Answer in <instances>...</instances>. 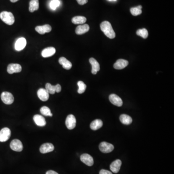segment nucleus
<instances>
[{"mask_svg":"<svg viewBox=\"0 0 174 174\" xmlns=\"http://www.w3.org/2000/svg\"><path fill=\"white\" fill-rule=\"evenodd\" d=\"M2 100L6 105H11L14 101V98L12 93L9 92H3L1 95Z\"/></svg>","mask_w":174,"mask_h":174,"instance_id":"obj_3","label":"nucleus"},{"mask_svg":"<svg viewBox=\"0 0 174 174\" xmlns=\"http://www.w3.org/2000/svg\"><path fill=\"white\" fill-rule=\"evenodd\" d=\"M89 27L88 24L79 25L75 29V33L78 35H83L89 31Z\"/></svg>","mask_w":174,"mask_h":174,"instance_id":"obj_21","label":"nucleus"},{"mask_svg":"<svg viewBox=\"0 0 174 174\" xmlns=\"http://www.w3.org/2000/svg\"><path fill=\"white\" fill-rule=\"evenodd\" d=\"M34 122L38 126L43 127L46 125L45 119L40 115H35L33 118Z\"/></svg>","mask_w":174,"mask_h":174,"instance_id":"obj_19","label":"nucleus"},{"mask_svg":"<svg viewBox=\"0 0 174 174\" xmlns=\"http://www.w3.org/2000/svg\"><path fill=\"white\" fill-rule=\"evenodd\" d=\"M66 126L69 130H72L76 126V119L73 115H69L66 118L65 121Z\"/></svg>","mask_w":174,"mask_h":174,"instance_id":"obj_7","label":"nucleus"},{"mask_svg":"<svg viewBox=\"0 0 174 174\" xmlns=\"http://www.w3.org/2000/svg\"><path fill=\"white\" fill-rule=\"evenodd\" d=\"M78 85L79 88L78 91V93L79 94L84 93L87 88L86 84L83 81H79L78 82Z\"/></svg>","mask_w":174,"mask_h":174,"instance_id":"obj_28","label":"nucleus"},{"mask_svg":"<svg viewBox=\"0 0 174 174\" xmlns=\"http://www.w3.org/2000/svg\"><path fill=\"white\" fill-rule=\"evenodd\" d=\"M137 35L143 37L144 39H146L148 37V32L146 29H139L136 32Z\"/></svg>","mask_w":174,"mask_h":174,"instance_id":"obj_29","label":"nucleus"},{"mask_svg":"<svg viewBox=\"0 0 174 174\" xmlns=\"http://www.w3.org/2000/svg\"><path fill=\"white\" fill-rule=\"evenodd\" d=\"M100 174H112V173L106 170L102 169L100 171Z\"/></svg>","mask_w":174,"mask_h":174,"instance_id":"obj_33","label":"nucleus"},{"mask_svg":"<svg viewBox=\"0 0 174 174\" xmlns=\"http://www.w3.org/2000/svg\"><path fill=\"white\" fill-rule=\"evenodd\" d=\"M130 11H131L132 15L134 16L139 15L141 14L142 13V10L138 8L137 7H132L130 9Z\"/></svg>","mask_w":174,"mask_h":174,"instance_id":"obj_30","label":"nucleus"},{"mask_svg":"<svg viewBox=\"0 0 174 174\" xmlns=\"http://www.w3.org/2000/svg\"><path fill=\"white\" fill-rule=\"evenodd\" d=\"M39 3L38 0H31L30 2L29 5V11L30 12H35L39 9Z\"/></svg>","mask_w":174,"mask_h":174,"instance_id":"obj_23","label":"nucleus"},{"mask_svg":"<svg viewBox=\"0 0 174 174\" xmlns=\"http://www.w3.org/2000/svg\"><path fill=\"white\" fill-rule=\"evenodd\" d=\"M80 160L84 163L89 166H91L94 163L93 158L91 155L86 153L81 155Z\"/></svg>","mask_w":174,"mask_h":174,"instance_id":"obj_12","label":"nucleus"},{"mask_svg":"<svg viewBox=\"0 0 174 174\" xmlns=\"http://www.w3.org/2000/svg\"><path fill=\"white\" fill-rule=\"evenodd\" d=\"M99 149L101 152L105 153L111 152L114 149V147L110 143L106 142H103L99 145Z\"/></svg>","mask_w":174,"mask_h":174,"instance_id":"obj_5","label":"nucleus"},{"mask_svg":"<svg viewBox=\"0 0 174 174\" xmlns=\"http://www.w3.org/2000/svg\"><path fill=\"white\" fill-rule=\"evenodd\" d=\"M60 2L59 0H52L50 2V7L51 9L55 10L56 8L60 6Z\"/></svg>","mask_w":174,"mask_h":174,"instance_id":"obj_31","label":"nucleus"},{"mask_svg":"<svg viewBox=\"0 0 174 174\" xmlns=\"http://www.w3.org/2000/svg\"><path fill=\"white\" fill-rule=\"evenodd\" d=\"M38 98L42 101H47L49 97V93L45 89L41 88L37 91Z\"/></svg>","mask_w":174,"mask_h":174,"instance_id":"obj_13","label":"nucleus"},{"mask_svg":"<svg viewBox=\"0 0 174 174\" xmlns=\"http://www.w3.org/2000/svg\"><path fill=\"white\" fill-rule=\"evenodd\" d=\"M10 146L11 149L15 152H22L23 149L22 143L19 140L17 139L13 140L10 143Z\"/></svg>","mask_w":174,"mask_h":174,"instance_id":"obj_6","label":"nucleus"},{"mask_svg":"<svg viewBox=\"0 0 174 174\" xmlns=\"http://www.w3.org/2000/svg\"><path fill=\"white\" fill-rule=\"evenodd\" d=\"M129 64V62L127 60L123 59H119L114 65V68L117 70L122 69L125 68Z\"/></svg>","mask_w":174,"mask_h":174,"instance_id":"obj_17","label":"nucleus"},{"mask_svg":"<svg viewBox=\"0 0 174 174\" xmlns=\"http://www.w3.org/2000/svg\"><path fill=\"white\" fill-rule=\"evenodd\" d=\"M0 18L2 22L9 25H13L15 22V18L11 12L3 11L0 14Z\"/></svg>","mask_w":174,"mask_h":174,"instance_id":"obj_2","label":"nucleus"},{"mask_svg":"<svg viewBox=\"0 0 174 174\" xmlns=\"http://www.w3.org/2000/svg\"><path fill=\"white\" fill-rule=\"evenodd\" d=\"M120 121L122 124L125 125H129L131 124L132 122V119L130 116H128L127 115L122 114L119 117Z\"/></svg>","mask_w":174,"mask_h":174,"instance_id":"obj_24","label":"nucleus"},{"mask_svg":"<svg viewBox=\"0 0 174 174\" xmlns=\"http://www.w3.org/2000/svg\"><path fill=\"white\" fill-rule=\"evenodd\" d=\"M59 62L66 70H70L72 67V65L70 61L65 57H61L59 60Z\"/></svg>","mask_w":174,"mask_h":174,"instance_id":"obj_20","label":"nucleus"},{"mask_svg":"<svg viewBox=\"0 0 174 174\" xmlns=\"http://www.w3.org/2000/svg\"><path fill=\"white\" fill-rule=\"evenodd\" d=\"M89 63H91L92 66V74L93 75H96L97 72L100 70V65L99 63L95 59L93 58H91L89 60Z\"/></svg>","mask_w":174,"mask_h":174,"instance_id":"obj_16","label":"nucleus"},{"mask_svg":"<svg viewBox=\"0 0 174 174\" xmlns=\"http://www.w3.org/2000/svg\"><path fill=\"white\" fill-rule=\"evenodd\" d=\"M11 131L8 128L5 127L0 131V142H4L9 139L11 136Z\"/></svg>","mask_w":174,"mask_h":174,"instance_id":"obj_4","label":"nucleus"},{"mask_svg":"<svg viewBox=\"0 0 174 174\" xmlns=\"http://www.w3.org/2000/svg\"><path fill=\"white\" fill-rule=\"evenodd\" d=\"M138 8L139 9L141 10L142 8V6L141 5H139V6H137Z\"/></svg>","mask_w":174,"mask_h":174,"instance_id":"obj_37","label":"nucleus"},{"mask_svg":"<svg viewBox=\"0 0 174 174\" xmlns=\"http://www.w3.org/2000/svg\"><path fill=\"white\" fill-rule=\"evenodd\" d=\"M56 53V49L54 47H49L43 49L41 53L42 57L44 58H48L54 55Z\"/></svg>","mask_w":174,"mask_h":174,"instance_id":"obj_18","label":"nucleus"},{"mask_svg":"<svg viewBox=\"0 0 174 174\" xmlns=\"http://www.w3.org/2000/svg\"><path fill=\"white\" fill-rule=\"evenodd\" d=\"M41 113L45 116H49L52 117V113L50 109L47 106H43L40 109Z\"/></svg>","mask_w":174,"mask_h":174,"instance_id":"obj_26","label":"nucleus"},{"mask_svg":"<svg viewBox=\"0 0 174 174\" xmlns=\"http://www.w3.org/2000/svg\"><path fill=\"white\" fill-rule=\"evenodd\" d=\"M103 122L101 119H95L91 123L90 127L93 130H97L103 126Z\"/></svg>","mask_w":174,"mask_h":174,"instance_id":"obj_22","label":"nucleus"},{"mask_svg":"<svg viewBox=\"0 0 174 174\" xmlns=\"http://www.w3.org/2000/svg\"><path fill=\"white\" fill-rule=\"evenodd\" d=\"M36 31L38 32L39 34L41 35H44L45 33L47 32H49L52 31V28L50 25L49 24H45V25H43V26H38L36 27Z\"/></svg>","mask_w":174,"mask_h":174,"instance_id":"obj_14","label":"nucleus"},{"mask_svg":"<svg viewBox=\"0 0 174 174\" xmlns=\"http://www.w3.org/2000/svg\"><path fill=\"white\" fill-rule=\"evenodd\" d=\"M22 70V66L17 63H11L7 67V72L10 74L19 73Z\"/></svg>","mask_w":174,"mask_h":174,"instance_id":"obj_8","label":"nucleus"},{"mask_svg":"<svg viewBox=\"0 0 174 174\" xmlns=\"http://www.w3.org/2000/svg\"><path fill=\"white\" fill-rule=\"evenodd\" d=\"M76 1L78 2V4L79 5H82L87 4L88 1V0H76Z\"/></svg>","mask_w":174,"mask_h":174,"instance_id":"obj_32","label":"nucleus"},{"mask_svg":"<svg viewBox=\"0 0 174 174\" xmlns=\"http://www.w3.org/2000/svg\"><path fill=\"white\" fill-rule=\"evenodd\" d=\"M45 89L49 94H54L56 92V86H53L49 83L46 84Z\"/></svg>","mask_w":174,"mask_h":174,"instance_id":"obj_27","label":"nucleus"},{"mask_svg":"<svg viewBox=\"0 0 174 174\" xmlns=\"http://www.w3.org/2000/svg\"><path fill=\"white\" fill-rule=\"evenodd\" d=\"M45 174H59L58 173H57V172H55V171H54L53 170H49L47 171V173Z\"/></svg>","mask_w":174,"mask_h":174,"instance_id":"obj_35","label":"nucleus"},{"mask_svg":"<svg viewBox=\"0 0 174 174\" xmlns=\"http://www.w3.org/2000/svg\"><path fill=\"white\" fill-rule=\"evenodd\" d=\"M122 164V161L121 160H119V159L115 160L113 162H112L110 166V169L113 173H118L121 168Z\"/></svg>","mask_w":174,"mask_h":174,"instance_id":"obj_15","label":"nucleus"},{"mask_svg":"<svg viewBox=\"0 0 174 174\" xmlns=\"http://www.w3.org/2000/svg\"><path fill=\"white\" fill-rule=\"evenodd\" d=\"M10 1L12 2H17V1H19V0H10Z\"/></svg>","mask_w":174,"mask_h":174,"instance_id":"obj_36","label":"nucleus"},{"mask_svg":"<svg viewBox=\"0 0 174 174\" xmlns=\"http://www.w3.org/2000/svg\"><path fill=\"white\" fill-rule=\"evenodd\" d=\"M27 44L26 40L24 37L19 38L16 41L15 48L17 51H21L24 49Z\"/></svg>","mask_w":174,"mask_h":174,"instance_id":"obj_9","label":"nucleus"},{"mask_svg":"<svg viewBox=\"0 0 174 174\" xmlns=\"http://www.w3.org/2000/svg\"><path fill=\"white\" fill-rule=\"evenodd\" d=\"M109 1H115L116 0H109Z\"/></svg>","mask_w":174,"mask_h":174,"instance_id":"obj_38","label":"nucleus"},{"mask_svg":"<svg viewBox=\"0 0 174 174\" xmlns=\"http://www.w3.org/2000/svg\"><path fill=\"white\" fill-rule=\"evenodd\" d=\"M109 99L112 104L117 106H122V105L123 102L122 99L116 94H112L110 95Z\"/></svg>","mask_w":174,"mask_h":174,"instance_id":"obj_11","label":"nucleus"},{"mask_svg":"<svg viewBox=\"0 0 174 174\" xmlns=\"http://www.w3.org/2000/svg\"><path fill=\"white\" fill-rule=\"evenodd\" d=\"M56 86V92H61V90H62V87H61V85L60 84H57V85H55Z\"/></svg>","mask_w":174,"mask_h":174,"instance_id":"obj_34","label":"nucleus"},{"mask_svg":"<svg viewBox=\"0 0 174 174\" xmlns=\"http://www.w3.org/2000/svg\"><path fill=\"white\" fill-rule=\"evenodd\" d=\"M100 28L102 31L109 38L113 39L116 36L115 32L109 22L105 21L102 22L100 24Z\"/></svg>","mask_w":174,"mask_h":174,"instance_id":"obj_1","label":"nucleus"},{"mask_svg":"<svg viewBox=\"0 0 174 174\" xmlns=\"http://www.w3.org/2000/svg\"><path fill=\"white\" fill-rule=\"evenodd\" d=\"M87 21V18L83 16H76L72 19V22L75 24H84Z\"/></svg>","mask_w":174,"mask_h":174,"instance_id":"obj_25","label":"nucleus"},{"mask_svg":"<svg viewBox=\"0 0 174 174\" xmlns=\"http://www.w3.org/2000/svg\"><path fill=\"white\" fill-rule=\"evenodd\" d=\"M54 146L52 143H45L41 145L40 148V152L41 153L45 154L53 151Z\"/></svg>","mask_w":174,"mask_h":174,"instance_id":"obj_10","label":"nucleus"}]
</instances>
